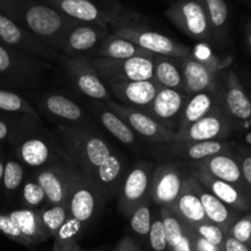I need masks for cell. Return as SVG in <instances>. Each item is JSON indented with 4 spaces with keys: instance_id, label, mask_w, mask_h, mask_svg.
<instances>
[{
    "instance_id": "obj_1",
    "label": "cell",
    "mask_w": 251,
    "mask_h": 251,
    "mask_svg": "<svg viewBox=\"0 0 251 251\" xmlns=\"http://www.w3.org/2000/svg\"><path fill=\"white\" fill-rule=\"evenodd\" d=\"M56 134L76 168L96 186L107 202L118 195L124 163L100 135L80 125H59Z\"/></svg>"
},
{
    "instance_id": "obj_2",
    "label": "cell",
    "mask_w": 251,
    "mask_h": 251,
    "mask_svg": "<svg viewBox=\"0 0 251 251\" xmlns=\"http://www.w3.org/2000/svg\"><path fill=\"white\" fill-rule=\"evenodd\" d=\"M0 11L55 49L64 32L75 21L36 0H0Z\"/></svg>"
},
{
    "instance_id": "obj_3",
    "label": "cell",
    "mask_w": 251,
    "mask_h": 251,
    "mask_svg": "<svg viewBox=\"0 0 251 251\" xmlns=\"http://www.w3.org/2000/svg\"><path fill=\"white\" fill-rule=\"evenodd\" d=\"M37 120L26 123L15 130V156L24 167L41 169L54 164L73 162L63 146L58 144L55 137L37 125Z\"/></svg>"
},
{
    "instance_id": "obj_4",
    "label": "cell",
    "mask_w": 251,
    "mask_h": 251,
    "mask_svg": "<svg viewBox=\"0 0 251 251\" xmlns=\"http://www.w3.org/2000/svg\"><path fill=\"white\" fill-rule=\"evenodd\" d=\"M156 55H139L126 59L90 58L91 64L105 83L153 80Z\"/></svg>"
},
{
    "instance_id": "obj_5",
    "label": "cell",
    "mask_w": 251,
    "mask_h": 251,
    "mask_svg": "<svg viewBox=\"0 0 251 251\" xmlns=\"http://www.w3.org/2000/svg\"><path fill=\"white\" fill-rule=\"evenodd\" d=\"M189 176L188 166L183 162L167 161L156 164L150 188L152 203L156 207L171 208L183 191Z\"/></svg>"
},
{
    "instance_id": "obj_6",
    "label": "cell",
    "mask_w": 251,
    "mask_h": 251,
    "mask_svg": "<svg viewBox=\"0 0 251 251\" xmlns=\"http://www.w3.org/2000/svg\"><path fill=\"white\" fill-rule=\"evenodd\" d=\"M114 34L129 39L149 53L154 54V55L169 56V58H174L176 60L189 55L193 51V49L189 46L179 43V42L169 38L166 34L158 33L156 31H150V29L135 26L129 22L115 27Z\"/></svg>"
},
{
    "instance_id": "obj_7",
    "label": "cell",
    "mask_w": 251,
    "mask_h": 251,
    "mask_svg": "<svg viewBox=\"0 0 251 251\" xmlns=\"http://www.w3.org/2000/svg\"><path fill=\"white\" fill-rule=\"evenodd\" d=\"M167 19L184 34L198 42L211 38L210 22L202 0H178L164 12Z\"/></svg>"
},
{
    "instance_id": "obj_8",
    "label": "cell",
    "mask_w": 251,
    "mask_h": 251,
    "mask_svg": "<svg viewBox=\"0 0 251 251\" xmlns=\"http://www.w3.org/2000/svg\"><path fill=\"white\" fill-rule=\"evenodd\" d=\"M105 200L82 172L74 168L68 198L69 216L85 225L90 223L104 206Z\"/></svg>"
},
{
    "instance_id": "obj_9",
    "label": "cell",
    "mask_w": 251,
    "mask_h": 251,
    "mask_svg": "<svg viewBox=\"0 0 251 251\" xmlns=\"http://www.w3.org/2000/svg\"><path fill=\"white\" fill-rule=\"evenodd\" d=\"M49 64L0 43V77L17 85H33Z\"/></svg>"
},
{
    "instance_id": "obj_10",
    "label": "cell",
    "mask_w": 251,
    "mask_h": 251,
    "mask_svg": "<svg viewBox=\"0 0 251 251\" xmlns=\"http://www.w3.org/2000/svg\"><path fill=\"white\" fill-rule=\"evenodd\" d=\"M154 167L150 162H139L124 176L118 191V210L125 217H129L137 206L150 199Z\"/></svg>"
},
{
    "instance_id": "obj_11",
    "label": "cell",
    "mask_w": 251,
    "mask_h": 251,
    "mask_svg": "<svg viewBox=\"0 0 251 251\" xmlns=\"http://www.w3.org/2000/svg\"><path fill=\"white\" fill-rule=\"evenodd\" d=\"M0 43L43 60H58L59 50L0 11Z\"/></svg>"
},
{
    "instance_id": "obj_12",
    "label": "cell",
    "mask_w": 251,
    "mask_h": 251,
    "mask_svg": "<svg viewBox=\"0 0 251 251\" xmlns=\"http://www.w3.org/2000/svg\"><path fill=\"white\" fill-rule=\"evenodd\" d=\"M108 34V27L86 24L75 20L73 25L64 32L56 49L69 58H90V54L96 55L98 47Z\"/></svg>"
},
{
    "instance_id": "obj_13",
    "label": "cell",
    "mask_w": 251,
    "mask_h": 251,
    "mask_svg": "<svg viewBox=\"0 0 251 251\" xmlns=\"http://www.w3.org/2000/svg\"><path fill=\"white\" fill-rule=\"evenodd\" d=\"M76 21L98 25L103 27H117L129 22L118 10L103 9L92 0H41Z\"/></svg>"
},
{
    "instance_id": "obj_14",
    "label": "cell",
    "mask_w": 251,
    "mask_h": 251,
    "mask_svg": "<svg viewBox=\"0 0 251 251\" xmlns=\"http://www.w3.org/2000/svg\"><path fill=\"white\" fill-rule=\"evenodd\" d=\"M105 105L113 110L115 114L119 115L127 125L132 129V131L139 134L144 139L154 144H167V142L174 141L176 131L168 129L156 119L147 114L145 110L139 108L129 107V105L122 104L119 102L109 100L105 102Z\"/></svg>"
},
{
    "instance_id": "obj_15",
    "label": "cell",
    "mask_w": 251,
    "mask_h": 251,
    "mask_svg": "<svg viewBox=\"0 0 251 251\" xmlns=\"http://www.w3.org/2000/svg\"><path fill=\"white\" fill-rule=\"evenodd\" d=\"M228 144L221 140L210 141H172L158 144L157 154L167 161L193 163L202 161L213 154L227 152Z\"/></svg>"
},
{
    "instance_id": "obj_16",
    "label": "cell",
    "mask_w": 251,
    "mask_h": 251,
    "mask_svg": "<svg viewBox=\"0 0 251 251\" xmlns=\"http://www.w3.org/2000/svg\"><path fill=\"white\" fill-rule=\"evenodd\" d=\"M64 64H65L66 70H68L74 85L78 88L80 92L93 100H104V102L112 100V93H110L107 83L98 75L96 69L91 64L90 58L87 56H78V58L65 56Z\"/></svg>"
},
{
    "instance_id": "obj_17",
    "label": "cell",
    "mask_w": 251,
    "mask_h": 251,
    "mask_svg": "<svg viewBox=\"0 0 251 251\" xmlns=\"http://www.w3.org/2000/svg\"><path fill=\"white\" fill-rule=\"evenodd\" d=\"M75 164L73 162L37 169L32 178L42 186L47 205H68L69 190Z\"/></svg>"
},
{
    "instance_id": "obj_18",
    "label": "cell",
    "mask_w": 251,
    "mask_h": 251,
    "mask_svg": "<svg viewBox=\"0 0 251 251\" xmlns=\"http://www.w3.org/2000/svg\"><path fill=\"white\" fill-rule=\"evenodd\" d=\"M232 130L227 114L221 105L184 129L176 130L174 141H210L228 136Z\"/></svg>"
},
{
    "instance_id": "obj_19",
    "label": "cell",
    "mask_w": 251,
    "mask_h": 251,
    "mask_svg": "<svg viewBox=\"0 0 251 251\" xmlns=\"http://www.w3.org/2000/svg\"><path fill=\"white\" fill-rule=\"evenodd\" d=\"M188 97L189 95L185 91L159 87L153 100L145 109V112L166 127L176 131L181 110Z\"/></svg>"
},
{
    "instance_id": "obj_20",
    "label": "cell",
    "mask_w": 251,
    "mask_h": 251,
    "mask_svg": "<svg viewBox=\"0 0 251 251\" xmlns=\"http://www.w3.org/2000/svg\"><path fill=\"white\" fill-rule=\"evenodd\" d=\"M107 86L112 96H114L122 104L139 108L141 110H145L151 104L161 87L154 80L112 82L107 83Z\"/></svg>"
},
{
    "instance_id": "obj_21",
    "label": "cell",
    "mask_w": 251,
    "mask_h": 251,
    "mask_svg": "<svg viewBox=\"0 0 251 251\" xmlns=\"http://www.w3.org/2000/svg\"><path fill=\"white\" fill-rule=\"evenodd\" d=\"M188 168L194 178L198 179L210 193H212L216 198L220 199L226 205L237 211L249 210V199H248V195L243 189L225 180H221V179L216 178V176H211L207 172H203L201 169L193 168V167L189 166Z\"/></svg>"
},
{
    "instance_id": "obj_22",
    "label": "cell",
    "mask_w": 251,
    "mask_h": 251,
    "mask_svg": "<svg viewBox=\"0 0 251 251\" xmlns=\"http://www.w3.org/2000/svg\"><path fill=\"white\" fill-rule=\"evenodd\" d=\"M178 61L183 74L184 91L189 96L203 91H210V92L217 91L216 73L198 60L193 54H189L179 59Z\"/></svg>"
},
{
    "instance_id": "obj_23",
    "label": "cell",
    "mask_w": 251,
    "mask_h": 251,
    "mask_svg": "<svg viewBox=\"0 0 251 251\" xmlns=\"http://www.w3.org/2000/svg\"><path fill=\"white\" fill-rule=\"evenodd\" d=\"M185 164L189 167H193V168H198L203 172H207L211 176H216V178L221 179V180L227 181V183L233 184V185L238 186V188L243 189V190H245V188H247L244 180H243L239 163H238V161L234 157L228 154L227 152L213 154V156L207 157V158L202 159V161Z\"/></svg>"
},
{
    "instance_id": "obj_24",
    "label": "cell",
    "mask_w": 251,
    "mask_h": 251,
    "mask_svg": "<svg viewBox=\"0 0 251 251\" xmlns=\"http://www.w3.org/2000/svg\"><path fill=\"white\" fill-rule=\"evenodd\" d=\"M190 172V171H189ZM190 181L193 185L194 190L198 194L199 199H200L201 203H202L203 211L210 222L215 223V225L220 226L226 233H227L228 228L232 226L238 218V211L234 208L229 207L226 205L225 202L216 198L212 193L207 190L200 181L196 178H194L190 174Z\"/></svg>"
},
{
    "instance_id": "obj_25",
    "label": "cell",
    "mask_w": 251,
    "mask_h": 251,
    "mask_svg": "<svg viewBox=\"0 0 251 251\" xmlns=\"http://www.w3.org/2000/svg\"><path fill=\"white\" fill-rule=\"evenodd\" d=\"M223 105L228 114L237 120H248L251 118V100L243 90L234 73L229 71L226 77L225 90L222 91Z\"/></svg>"
},
{
    "instance_id": "obj_26",
    "label": "cell",
    "mask_w": 251,
    "mask_h": 251,
    "mask_svg": "<svg viewBox=\"0 0 251 251\" xmlns=\"http://www.w3.org/2000/svg\"><path fill=\"white\" fill-rule=\"evenodd\" d=\"M167 237V251H194L188 225L168 207H158Z\"/></svg>"
},
{
    "instance_id": "obj_27",
    "label": "cell",
    "mask_w": 251,
    "mask_h": 251,
    "mask_svg": "<svg viewBox=\"0 0 251 251\" xmlns=\"http://www.w3.org/2000/svg\"><path fill=\"white\" fill-rule=\"evenodd\" d=\"M6 213L19 228L20 232L24 234V237L31 243L32 247L41 244V243L46 242L48 238H50L42 223L39 210L21 207L17 210L9 211Z\"/></svg>"
},
{
    "instance_id": "obj_28",
    "label": "cell",
    "mask_w": 251,
    "mask_h": 251,
    "mask_svg": "<svg viewBox=\"0 0 251 251\" xmlns=\"http://www.w3.org/2000/svg\"><path fill=\"white\" fill-rule=\"evenodd\" d=\"M171 210L174 211L188 225H199V223L208 221L205 215V211H203L202 203L191 185L190 176L186 179L183 191L171 207Z\"/></svg>"
},
{
    "instance_id": "obj_29",
    "label": "cell",
    "mask_w": 251,
    "mask_h": 251,
    "mask_svg": "<svg viewBox=\"0 0 251 251\" xmlns=\"http://www.w3.org/2000/svg\"><path fill=\"white\" fill-rule=\"evenodd\" d=\"M218 97H220V95L217 93V91H215V92L203 91V92L194 93V95L189 96L185 105L181 110L178 130L184 129V127L195 123L196 120L207 115L213 108L220 104Z\"/></svg>"
},
{
    "instance_id": "obj_30",
    "label": "cell",
    "mask_w": 251,
    "mask_h": 251,
    "mask_svg": "<svg viewBox=\"0 0 251 251\" xmlns=\"http://www.w3.org/2000/svg\"><path fill=\"white\" fill-rule=\"evenodd\" d=\"M139 55H154V54L144 50L129 39L112 33L108 34L103 39V42L96 51L95 56L105 59H126Z\"/></svg>"
},
{
    "instance_id": "obj_31",
    "label": "cell",
    "mask_w": 251,
    "mask_h": 251,
    "mask_svg": "<svg viewBox=\"0 0 251 251\" xmlns=\"http://www.w3.org/2000/svg\"><path fill=\"white\" fill-rule=\"evenodd\" d=\"M153 80L161 87L184 91L183 74L179 61L169 56L156 55L153 69Z\"/></svg>"
},
{
    "instance_id": "obj_32",
    "label": "cell",
    "mask_w": 251,
    "mask_h": 251,
    "mask_svg": "<svg viewBox=\"0 0 251 251\" xmlns=\"http://www.w3.org/2000/svg\"><path fill=\"white\" fill-rule=\"evenodd\" d=\"M42 105L53 117L69 123H78L85 119L82 108L63 95H48L42 100Z\"/></svg>"
},
{
    "instance_id": "obj_33",
    "label": "cell",
    "mask_w": 251,
    "mask_h": 251,
    "mask_svg": "<svg viewBox=\"0 0 251 251\" xmlns=\"http://www.w3.org/2000/svg\"><path fill=\"white\" fill-rule=\"evenodd\" d=\"M100 120L108 132H110L122 144L132 145L136 142V135L131 127L107 105L100 107Z\"/></svg>"
},
{
    "instance_id": "obj_34",
    "label": "cell",
    "mask_w": 251,
    "mask_h": 251,
    "mask_svg": "<svg viewBox=\"0 0 251 251\" xmlns=\"http://www.w3.org/2000/svg\"><path fill=\"white\" fill-rule=\"evenodd\" d=\"M82 229V223L69 216L58 233L54 235L53 251H80L77 242Z\"/></svg>"
},
{
    "instance_id": "obj_35",
    "label": "cell",
    "mask_w": 251,
    "mask_h": 251,
    "mask_svg": "<svg viewBox=\"0 0 251 251\" xmlns=\"http://www.w3.org/2000/svg\"><path fill=\"white\" fill-rule=\"evenodd\" d=\"M25 167L17 159H6L4 162V173L1 179V190L5 196H14L21 190L24 184Z\"/></svg>"
},
{
    "instance_id": "obj_36",
    "label": "cell",
    "mask_w": 251,
    "mask_h": 251,
    "mask_svg": "<svg viewBox=\"0 0 251 251\" xmlns=\"http://www.w3.org/2000/svg\"><path fill=\"white\" fill-rule=\"evenodd\" d=\"M41 220L49 237L54 238L69 217L68 205H44L39 210Z\"/></svg>"
},
{
    "instance_id": "obj_37",
    "label": "cell",
    "mask_w": 251,
    "mask_h": 251,
    "mask_svg": "<svg viewBox=\"0 0 251 251\" xmlns=\"http://www.w3.org/2000/svg\"><path fill=\"white\" fill-rule=\"evenodd\" d=\"M20 199H21L22 207L32 208V210H41L44 205H47L43 189L32 176H28L24 180L20 190Z\"/></svg>"
},
{
    "instance_id": "obj_38",
    "label": "cell",
    "mask_w": 251,
    "mask_h": 251,
    "mask_svg": "<svg viewBox=\"0 0 251 251\" xmlns=\"http://www.w3.org/2000/svg\"><path fill=\"white\" fill-rule=\"evenodd\" d=\"M152 206H154L152 203L151 199L146 200L145 202H142L141 205L137 206L127 218L130 221V227L131 230L136 235L141 238H147L150 232V227H151L152 222Z\"/></svg>"
},
{
    "instance_id": "obj_39",
    "label": "cell",
    "mask_w": 251,
    "mask_h": 251,
    "mask_svg": "<svg viewBox=\"0 0 251 251\" xmlns=\"http://www.w3.org/2000/svg\"><path fill=\"white\" fill-rule=\"evenodd\" d=\"M0 110L9 113H21L26 117L38 119L36 110L24 97H21L19 93L7 90H0Z\"/></svg>"
},
{
    "instance_id": "obj_40",
    "label": "cell",
    "mask_w": 251,
    "mask_h": 251,
    "mask_svg": "<svg viewBox=\"0 0 251 251\" xmlns=\"http://www.w3.org/2000/svg\"><path fill=\"white\" fill-rule=\"evenodd\" d=\"M210 22L211 31L221 33L226 28L228 20V6L225 0H202Z\"/></svg>"
},
{
    "instance_id": "obj_41",
    "label": "cell",
    "mask_w": 251,
    "mask_h": 251,
    "mask_svg": "<svg viewBox=\"0 0 251 251\" xmlns=\"http://www.w3.org/2000/svg\"><path fill=\"white\" fill-rule=\"evenodd\" d=\"M147 239H149L152 251H167L166 230H164V226L163 222H162L159 211L152 215V222Z\"/></svg>"
},
{
    "instance_id": "obj_42",
    "label": "cell",
    "mask_w": 251,
    "mask_h": 251,
    "mask_svg": "<svg viewBox=\"0 0 251 251\" xmlns=\"http://www.w3.org/2000/svg\"><path fill=\"white\" fill-rule=\"evenodd\" d=\"M191 227V229L195 233H198L200 237H202L203 239L208 240L212 244L217 245V247L223 248V243H225L226 235L227 233L220 227V226L215 225V223L210 222H203L199 223V225H189Z\"/></svg>"
},
{
    "instance_id": "obj_43",
    "label": "cell",
    "mask_w": 251,
    "mask_h": 251,
    "mask_svg": "<svg viewBox=\"0 0 251 251\" xmlns=\"http://www.w3.org/2000/svg\"><path fill=\"white\" fill-rule=\"evenodd\" d=\"M227 234L251 247V213L237 218L228 228Z\"/></svg>"
},
{
    "instance_id": "obj_44",
    "label": "cell",
    "mask_w": 251,
    "mask_h": 251,
    "mask_svg": "<svg viewBox=\"0 0 251 251\" xmlns=\"http://www.w3.org/2000/svg\"><path fill=\"white\" fill-rule=\"evenodd\" d=\"M0 232H1L5 237L14 240V242L19 243V244L25 245V247L28 248L32 247L31 243L24 237V234L20 232V229L16 227V225L12 222V220L9 217L7 213H0Z\"/></svg>"
},
{
    "instance_id": "obj_45",
    "label": "cell",
    "mask_w": 251,
    "mask_h": 251,
    "mask_svg": "<svg viewBox=\"0 0 251 251\" xmlns=\"http://www.w3.org/2000/svg\"><path fill=\"white\" fill-rule=\"evenodd\" d=\"M188 225V223H186ZM188 229H189V235H190V240H191V245H193V250L194 251H225L223 248L217 247V245L212 244L208 240L203 239L202 237L198 234V233L194 232L191 229L190 226L188 225Z\"/></svg>"
},
{
    "instance_id": "obj_46",
    "label": "cell",
    "mask_w": 251,
    "mask_h": 251,
    "mask_svg": "<svg viewBox=\"0 0 251 251\" xmlns=\"http://www.w3.org/2000/svg\"><path fill=\"white\" fill-rule=\"evenodd\" d=\"M238 163H239L245 185L251 188V154L247 153L242 156L240 157V162H238Z\"/></svg>"
},
{
    "instance_id": "obj_47",
    "label": "cell",
    "mask_w": 251,
    "mask_h": 251,
    "mask_svg": "<svg viewBox=\"0 0 251 251\" xmlns=\"http://www.w3.org/2000/svg\"><path fill=\"white\" fill-rule=\"evenodd\" d=\"M223 250L225 251H251L249 245L244 244V243L239 242V240L234 239L230 235H226L225 243H223Z\"/></svg>"
},
{
    "instance_id": "obj_48",
    "label": "cell",
    "mask_w": 251,
    "mask_h": 251,
    "mask_svg": "<svg viewBox=\"0 0 251 251\" xmlns=\"http://www.w3.org/2000/svg\"><path fill=\"white\" fill-rule=\"evenodd\" d=\"M113 251H142L140 245L132 238L125 237L115 245Z\"/></svg>"
},
{
    "instance_id": "obj_49",
    "label": "cell",
    "mask_w": 251,
    "mask_h": 251,
    "mask_svg": "<svg viewBox=\"0 0 251 251\" xmlns=\"http://www.w3.org/2000/svg\"><path fill=\"white\" fill-rule=\"evenodd\" d=\"M15 127L12 126V124L10 122H6V120L0 119V141L7 139L11 135H14Z\"/></svg>"
},
{
    "instance_id": "obj_50",
    "label": "cell",
    "mask_w": 251,
    "mask_h": 251,
    "mask_svg": "<svg viewBox=\"0 0 251 251\" xmlns=\"http://www.w3.org/2000/svg\"><path fill=\"white\" fill-rule=\"evenodd\" d=\"M4 159L0 157V190H1V179H2V173H4Z\"/></svg>"
},
{
    "instance_id": "obj_51",
    "label": "cell",
    "mask_w": 251,
    "mask_h": 251,
    "mask_svg": "<svg viewBox=\"0 0 251 251\" xmlns=\"http://www.w3.org/2000/svg\"><path fill=\"white\" fill-rule=\"evenodd\" d=\"M248 42H249V46H250V49H251V28L249 31V34H248Z\"/></svg>"
},
{
    "instance_id": "obj_52",
    "label": "cell",
    "mask_w": 251,
    "mask_h": 251,
    "mask_svg": "<svg viewBox=\"0 0 251 251\" xmlns=\"http://www.w3.org/2000/svg\"><path fill=\"white\" fill-rule=\"evenodd\" d=\"M250 248H251V247H250Z\"/></svg>"
}]
</instances>
